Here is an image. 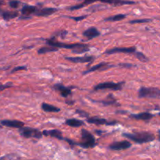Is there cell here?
Segmentation results:
<instances>
[{
	"label": "cell",
	"instance_id": "obj_6",
	"mask_svg": "<svg viewBox=\"0 0 160 160\" xmlns=\"http://www.w3.org/2000/svg\"><path fill=\"white\" fill-rule=\"evenodd\" d=\"M124 84V82H118L114 83L111 82V81H108V82H103L100 83V84H97L94 88V91H99V90H112V91H120L123 88V86Z\"/></svg>",
	"mask_w": 160,
	"mask_h": 160
},
{
	"label": "cell",
	"instance_id": "obj_11",
	"mask_svg": "<svg viewBox=\"0 0 160 160\" xmlns=\"http://www.w3.org/2000/svg\"><path fill=\"white\" fill-rule=\"evenodd\" d=\"M95 59L93 56H77V57H65V59L70 62H75V63H85V62H92Z\"/></svg>",
	"mask_w": 160,
	"mask_h": 160
},
{
	"label": "cell",
	"instance_id": "obj_35",
	"mask_svg": "<svg viewBox=\"0 0 160 160\" xmlns=\"http://www.w3.org/2000/svg\"><path fill=\"white\" fill-rule=\"evenodd\" d=\"M158 134H159V141L160 142V130L158 131Z\"/></svg>",
	"mask_w": 160,
	"mask_h": 160
},
{
	"label": "cell",
	"instance_id": "obj_9",
	"mask_svg": "<svg viewBox=\"0 0 160 160\" xmlns=\"http://www.w3.org/2000/svg\"><path fill=\"white\" fill-rule=\"evenodd\" d=\"M131 147V143L128 141H121V142H115L109 145V149L113 151H122V150L128 149Z\"/></svg>",
	"mask_w": 160,
	"mask_h": 160
},
{
	"label": "cell",
	"instance_id": "obj_27",
	"mask_svg": "<svg viewBox=\"0 0 160 160\" xmlns=\"http://www.w3.org/2000/svg\"><path fill=\"white\" fill-rule=\"evenodd\" d=\"M20 4V2L18 0H11L9 2V5L12 9H17Z\"/></svg>",
	"mask_w": 160,
	"mask_h": 160
},
{
	"label": "cell",
	"instance_id": "obj_12",
	"mask_svg": "<svg viewBox=\"0 0 160 160\" xmlns=\"http://www.w3.org/2000/svg\"><path fill=\"white\" fill-rule=\"evenodd\" d=\"M87 122L95 125H114L117 123V121H108L106 119L100 118L97 117H92L87 118Z\"/></svg>",
	"mask_w": 160,
	"mask_h": 160
},
{
	"label": "cell",
	"instance_id": "obj_34",
	"mask_svg": "<svg viewBox=\"0 0 160 160\" xmlns=\"http://www.w3.org/2000/svg\"><path fill=\"white\" fill-rule=\"evenodd\" d=\"M4 4H5L4 2H3L2 0H0V6H2V5H4Z\"/></svg>",
	"mask_w": 160,
	"mask_h": 160
},
{
	"label": "cell",
	"instance_id": "obj_29",
	"mask_svg": "<svg viewBox=\"0 0 160 160\" xmlns=\"http://www.w3.org/2000/svg\"><path fill=\"white\" fill-rule=\"evenodd\" d=\"M76 112L78 114V115L81 116V117H87V118H88L89 117L88 112H85L84 110H81V109H77Z\"/></svg>",
	"mask_w": 160,
	"mask_h": 160
},
{
	"label": "cell",
	"instance_id": "obj_22",
	"mask_svg": "<svg viewBox=\"0 0 160 160\" xmlns=\"http://www.w3.org/2000/svg\"><path fill=\"white\" fill-rule=\"evenodd\" d=\"M59 48L55 46H52V45H48V46H45V47H42V48H39L38 50V53L40 55L42 54H46L48 52H56L58 51Z\"/></svg>",
	"mask_w": 160,
	"mask_h": 160
},
{
	"label": "cell",
	"instance_id": "obj_31",
	"mask_svg": "<svg viewBox=\"0 0 160 160\" xmlns=\"http://www.w3.org/2000/svg\"><path fill=\"white\" fill-rule=\"evenodd\" d=\"M27 70V67L26 66H20V67H16L11 70L10 73H14L17 71H20V70Z\"/></svg>",
	"mask_w": 160,
	"mask_h": 160
},
{
	"label": "cell",
	"instance_id": "obj_36",
	"mask_svg": "<svg viewBox=\"0 0 160 160\" xmlns=\"http://www.w3.org/2000/svg\"><path fill=\"white\" fill-rule=\"evenodd\" d=\"M8 68H9V67H7V68H0V70H7Z\"/></svg>",
	"mask_w": 160,
	"mask_h": 160
},
{
	"label": "cell",
	"instance_id": "obj_4",
	"mask_svg": "<svg viewBox=\"0 0 160 160\" xmlns=\"http://www.w3.org/2000/svg\"><path fill=\"white\" fill-rule=\"evenodd\" d=\"M19 132H20V135L26 138H36L40 139L42 138L43 134L42 131H39L38 129L32 128H28V127H24L20 128L19 129Z\"/></svg>",
	"mask_w": 160,
	"mask_h": 160
},
{
	"label": "cell",
	"instance_id": "obj_21",
	"mask_svg": "<svg viewBox=\"0 0 160 160\" xmlns=\"http://www.w3.org/2000/svg\"><path fill=\"white\" fill-rule=\"evenodd\" d=\"M65 123L71 128H80V127L84 125V123L82 120H79L78 119H68L65 121Z\"/></svg>",
	"mask_w": 160,
	"mask_h": 160
},
{
	"label": "cell",
	"instance_id": "obj_2",
	"mask_svg": "<svg viewBox=\"0 0 160 160\" xmlns=\"http://www.w3.org/2000/svg\"><path fill=\"white\" fill-rule=\"evenodd\" d=\"M123 136L138 144L148 143L155 140L154 134L149 132L124 133Z\"/></svg>",
	"mask_w": 160,
	"mask_h": 160
},
{
	"label": "cell",
	"instance_id": "obj_1",
	"mask_svg": "<svg viewBox=\"0 0 160 160\" xmlns=\"http://www.w3.org/2000/svg\"><path fill=\"white\" fill-rule=\"evenodd\" d=\"M95 2H101L103 3H108V4L113 5V6H122V5H134L136 4L135 2L129 1V0H84L82 3L81 4L76 5V6H70L68 8L70 11L77 10V9H81L84 6L90 5L92 3Z\"/></svg>",
	"mask_w": 160,
	"mask_h": 160
},
{
	"label": "cell",
	"instance_id": "obj_19",
	"mask_svg": "<svg viewBox=\"0 0 160 160\" xmlns=\"http://www.w3.org/2000/svg\"><path fill=\"white\" fill-rule=\"evenodd\" d=\"M42 134H43V135L49 136V137L54 138L58 140H64L63 137H62V133L59 130L53 129L49 130V131H43Z\"/></svg>",
	"mask_w": 160,
	"mask_h": 160
},
{
	"label": "cell",
	"instance_id": "obj_17",
	"mask_svg": "<svg viewBox=\"0 0 160 160\" xmlns=\"http://www.w3.org/2000/svg\"><path fill=\"white\" fill-rule=\"evenodd\" d=\"M101 34V33L98 31L96 28L95 27H92V28H89L88 29L85 30V31L83 32V36L85 38H87L88 39H93L95 38L98 37V36Z\"/></svg>",
	"mask_w": 160,
	"mask_h": 160
},
{
	"label": "cell",
	"instance_id": "obj_18",
	"mask_svg": "<svg viewBox=\"0 0 160 160\" xmlns=\"http://www.w3.org/2000/svg\"><path fill=\"white\" fill-rule=\"evenodd\" d=\"M154 116L152 115V113L148 112H141V113L138 114H131L130 116L131 118L134 119V120H143V121H149L151 119L153 118Z\"/></svg>",
	"mask_w": 160,
	"mask_h": 160
},
{
	"label": "cell",
	"instance_id": "obj_24",
	"mask_svg": "<svg viewBox=\"0 0 160 160\" xmlns=\"http://www.w3.org/2000/svg\"><path fill=\"white\" fill-rule=\"evenodd\" d=\"M127 16L125 14H117V15L114 16H110V17H108L104 19L105 21H110V22H114V21H120V20H123V19L126 18Z\"/></svg>",
	"mask_w": 160,
	"mask_h": 160
},
{
	"label": "cell",
	"instance_id": "obj_15",
	"mask_svg": "<svg viewBox=\"0 0 160 160\" xmlns=\"http://www.w3.org/2000/svg\"><path fill=\"white\" fill-rule=\"evenodd\" d=\"M53 88H54L55 90L58 91V92L60 93V95H62V97H64V98H67L68 96L71 95L72 94V91L70 88L65 87V86L60 84H54V85H53Z\"/></svg>",
	"mask_w": 160,
	"mask_h": 160
},
{
	"label": "cell",
	"instance_id": "obj_8",
	"mask_svg": "<svg viewBox=\"0 0 160 160\" xmlns=\"http://www.w3.org/2000/svg\"><path fill=\"white\" fill-rule=\"evenodd\" d=\"M38 7L34 6H29V5H24L22 7L21 10V16L19 17L20 20H28L31 18V15H34V12L37 11Z\"/></svg>",
	"mask_w": 160,
	"mask_h": 160
},
{
	"label": "cell",
	"instance_id": "obj_5",
	"mask_svg": "<svg viewBox=\"0 0 160 160\" xmlns=\"http://www.w3.org/2000/svg\"><path fill=\"white\" fill-rule=\"evenodd\" d=\"M138 97L141 98H159L160 89L157 88L142 87L138 91Z\"/></svg>",
	"mask_w": 160,
	"mask_h": 160
},
{
	"label": "cell",
	"instance_id": "obj_33",
	"mask_svg": "<svg viewBox=\"0 0 160 160\" xmlns=\"http://www.w3.org/2000/svg\"><path fill=\"white\" fill-rule=\"evenodd\" d=\"M11 158H19L18 156H11L10 155H8V156H3V157H1L0 158V159H11Z\"/></svg>",
	"mask_w": 160,
	"mask_h": 160
},
{
	"label": "cell",
	"instance_id": "obj_30",
	"mask_svg": "<svg viewBox=\"0 0 160 160\" xmlns=\"http://www.w3.org/2000/svg\"><path fill=\"white\" fill-rule=\"evenodd\" d=\"M12 86V83H6V84H2L0 83V92L5 90L6 88H11Z\"/></svg>",
	"mask_w": 160,
	"mask_h": 160
},
{
	"label": "cell",
	"instance_id": "obj_3",
	"mask_svg": "<svg viewBox=\"0 0 160 160\" xmlns=\"http://www.w3.org/2000/svg\"><path fill=\"white\" fill-rule=\"evenodd\" d=\"M77 145L84 148H92L96 145V141L93 134L85 129L81 130V142L77 143Z\"/></svg>",
	"mask_w": 160,
	"mask_h": 160
},
{
	"label": "cell",
	"instance_id": "obj_23",
	"mask_svg": "<svg viewBox=\"0 0 160 160\" xmlns=\"http://www.w3.org/2000/svg\"><path fill=\"white\" fill-rule=\"evenodd\" d=\"M98 102L102 103L104 106H112V105H116L117 106V101L116 100V98H114L113 95H109V96L106 98V99L103 100V101H99Z\"/></svg>",
	"mask_w": 160,
	"mask_h": 160
},
{
	"label": "cell",
	"instance_id": "obj_14",
	"mask_svg": "<svg viewBox=\"0 0 160 160\" xmlns=\"http://www.w3.org/2000/svg\"><path fill=\"white\" fill-rule=\"evenodd\" d=\"M57 10L58 9L56 8H42V9H38L34 15L37 16V17H45L55 13L56 12H57Z\"/></svg>",
	"mask_w": 160,
	"mask_h": 160
},
{
	"label": "cell",
	"instance_id": "obj_38",
	"mask_svg": "<svg viewBox=\"0 0 160 160\" xmlns=\"http://www.w3.org/2000/svg\"><path fill=\"white\" fill-rule=\"evenodd\" d=\"M159 117H160V112H159Z\"/></svg>",
	"mask_w": 160,
	"mask_h": 160
},
{
	"label": "cell",
	"instance_id": "obj_37",
	"mask_svg": "<svg viewBox=\"0 0 160 160\" xmlns=\"http://www.w3.org/2000/svg\"><path fill=\"white\" fill-rule=\"evenodd\" d=\"M2 125L0 124V129H2Z\"/></svg>",
	"mask_w": 160,
	"mask_h": 160
},
{
	"label": "cell",
	"instance_id": "obj_7",
	"mask_svg": "<svg viewBox=\"0 0 160 160\" xmlns=\"http://www.w3.org/2000/svg\"><path fill=\"white\" fill-rule=\"evenodd\" d=\"M137 51L135 47H115L112 49L105 52V54L112 55L116 53H127V54H134Z\"/></svg>",
	"mask_w": 160,
	"mask_h": 160
},
{
	"label": "cell",
	"instance_id": "obj_10",
	"mask_svg": "<svg viewBox=\"0 0 160 160\" xmlns=\"http://www.w3.org/2000/svg\"><path fill=\"white\" fill-rule=\"evenodd\" d=\"M111 67H112V65H111V64L107 63V62H100V63L96 64V65L93 66V67H91L87 70L84 71L83 75L88 74V73H92V72L95 71H103V70H108V69L111 68Z\"/></svg>",
	"mask_w": 160,
	"mask_h": 160
},
{
	"label": "cell",
	"instance_id": "obj_20",
	"mask_svg": "<svg viewBox=\"0 0 160 160\" xmlns=\"http://www.w3.org/2000/svg\"><path fill=\"white\" fill-rule=\"evenodd\" d=\"M42 109L44 111V112H60V109L56 106H52V105L47 104V103H42Z\"/></svg>",
	"mask_w": 160,
	"mask_h": 160
},
{
	"label": "cell",
	"instance_id": "obj_13",
	"mask_svg": "<svg viewBox=\"0 0 160 160\" xmlns=\"http://www.w3.org/2000/svg\"><path fill=\"white\" fill-rule=\"evenodd\" d=\"M1 124L2 126L6 127V128H17V129H20V128H23L24 126V123L20 120H1Z\"/></svg>",
	"mask_w": 160,
	"mask_h": 160
},
{
	"label": "cell",
	"instance_id": "obj_32",
	"mask_svg": "<svg viewBox=\"0 0 160 160\" xmlns=\"http://www.w3.org/2000/svg\"><path fill=\"white\" fill-rule=\"evenodd\" d=\"M119 66L122 67H128V68H131V67H135V66L133 65V64H130V63H120L119 64Z\"/></svg>",
	"mask_w": 160,
	"mask_h": 160
},
{
	"label": "cell",
	"instance_id": "obj_28",
	"mask_svg": "<svg viewBox=\"0 0 160 160\" xmlns=\"http://www.w3.org/2000/svg\"><path fill=\"white\" fill-rule=\"evenodd\" d=\"M68 17L69 19H71V20H75L76 22H79V21H81V20H84L85 18H87L88 16L84 15V16H81V17Z\"/></svg>",
	"mask_w": 160,
	"mask_h": 160
},
{
	"label": "cell",
	"instance_id": "obj_26",
	"mask_svg": "<svg viewBox=\"0 0 160 160\" xmlns=\"http://www.w3.org/2000/svg\"><path fill=\"white\" fill-rule=\"evenodd\" d=\"M152 21V19H140V20H133L129 22L131 24H134V23H149V22Z\"/></svg>",
	"mask_w": 160,
	"mask_h": 160
},
{
	"label": "cell",
	"instance_id": "obj_25",
	"mask_svg": "<svg viewBox=\"0 0 160 160\" xmlns=\"http://www.w3.org/2000/svg\"><path fill=\"white\" fill-rule=\"evenodd\" d=\"M134 54H135L136 57H137L139 60L142 61V62H148V57L142 52H139L136 51Z\"/></svg>",
	"mask_w": 160,
	"mask_h": 160
},
{
	"label": "cell",
	"instance_id": "obj_16",
	"mask_svg": "<svg viewBox=\"0 0 160 160\" xmlns=\"http://www.w3.org/2000/svg\"><path fill=\"white\" fill-rule=\"evenodd\" d=\"M0 16L2 17L3 20H10L12 19L17 18L19 16V13L17 11H9V10H4V9L0 8Z\"/></svg>",
	"mask_w": 160,
	"mask_h": 160
}]
</instances>
